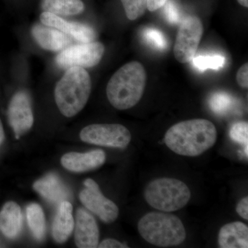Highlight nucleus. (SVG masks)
<instances>
[{
  "instance_id": "f257e3e1",
  "label": "nucleus",
  "mask_w": 248,
  "mask_h": 248,
  "mask_svg": "<svg viewBox=\"0 0 248 248\" xmlns=\"http://www.w3.org/2000/svg\"><path fill=\"white\" fill-rule=\"evenodd\" d=\"M217 130L211 122L203 119L184 121L174 124L165 135L166 146L176 154L197 156L216 143Z\"/></svg>"
},
{
  "instance_id": "f03ea898",
  "label": "nucleus",
  "mask_w": 248,
  "mask_h": 248,
  "mask_svg": "<svg viewBox=\"0 0 248 248\" xmlns=\"http://www.w3.org/2000/svg\"><path fill=\"white\" fill-rule=\"evenodd\" d=\"M147 75L140 62L125 63L114 73L107 84L108 99L118 110L131 108L141 100L146 88Z\"/></svg>"
},
{
  "instance_id": "7ed1b4c3",
  "label": "nucleus",
  "mask_w": 248,
  "mask_h": 248,
  "mask_svg": "<svg viewBox=\"0 0 248 248\" xmlns=\"http://www.w3.org/2000/svg\"><path fill=\"white\" fill-rule=\"evenodd\" d=\"M91 79L81 67H71L59 80L55 88V99L60 112L73 117L82 110L91 93Z\"/></svg>"
},
{
  "instance_id": "20e7f679",
  "label": "nucleus",
  "mask_w": 248,
  "mask_h": 248,
  "mask_svg": "<svg viewBox=\"0 0 248 248\" xmlns=\"http://www.w3.org/2000/svg\"><path fill=\"white\" fill-rule=\"evenodd\" d=\"M138 230L143 239L158 247L179 246L186 238L182 221L171 214L155 212L146 214L139 221Z\"/></svg>"
},
{
  "instance_id": "39448f33",
  "label": "nucleus",
  "mask_w": 248,
  "mask_h": 248,
  "mask_svg": "<svg viewBox=\"0 0 248 248\" xmlns=\"http://www.w3.org/2000/svg\"><path fill=\"white\" fill-rule=\"evenodd\" d=\"M147 203L160 211H177L190 200V189L182 181L172 178H159L147 186L144 193Z\"/></svg>"
},
{
  "instance_id": "423d86ee",
  "label": "nucleus",
  "mask_w": 248,
  "mask_h": 248,
  "mask_svg": "<svg viewBox=\"0 0 248 248\" xmlns=\"http://www.w3.org/2000/svg\"><path fill=\"white\" fill-rule=\"evenodd\" d=\"M105 52V47L101 42H93L68 46L55 58L59 67L68 69L71 67L92 68L101 62Z\"/></svg>"
},
{
  "instance_id": "0eeeda50",
  "label": "nucleus",
  "mask_w": 248,
  "mask_h": 248,
  "mask_svg": "<svg viewBox=\"0 0 248 248\" xmlns=\"http://www.w3.org/2000/svg\"><path fill=\"white\" fill-rule=\"evenodd\" d=\"M202 21L197 16L184 18L179 25L174 46L176 60L182 63L192 62L203 35Z\"/></svg>"
},
{
  "instance_id": "6e6552de",
  "label": "nucleus",
  "mask_w": 248,
  "mask_h": 248,
  "mask_svg": "<svg viewBox=\"0 0 248 248\" xmlns=\"http://www.w3.org/2000/svg\"><path fill=\"white\" fill-rule=\"evenodd\" d=\"M81 141L91 144L111 148H125L131 141L128 128L117 124H91L81 130Z\"/></svg>"
},
{
  "instance_id": "1a4fd4ad",
  "label": "nucleus",
  "mask_w": 248,
  "mask_h": 248,
  "mask_svg": "<svg viewBox=\"0 0 248 248\" xmlns=\"http://www.w3.org/2000/svg\"><path fill=\"white\" fill-rule=\"evenodd\" d=\"M85 188L79 194V200L88 210L106 223H112L119 216V208L113 202L104 197L97 183L87 179Z\"/></svg>"
},
{
  "instance_id": "9d476101",
  "label": "nucleus",
  "mask_w": 248,
  "mask_h": 248,
  "mask_svg": "<svg viewBox=\"0 0 248 248\" xmlns=\"http://www.w3.org/2000/svg\"><path fill=\"white\" fill-rule=\"evenodd\" d=\"M8 117L16 138L27 133L34 123V116L30 95L27 91L16 93L10 102Z\"/></svg>"
},
{
  "instance_id": "9b49d317",
  "label": "nucleus",
  "mask_w": 248,
  "mask_h": 248,
  "mask_svg": "<svg viewBox=\"0 0 248 248\" xmlns=\"http://www.w3.org/2000/svg\"><path fill=\"white\" fill-rule=\"evenodd\" d=\"M40 21L45 25L55 28L81 43L93 42L97 38V32L91 26L68 21L51 13L44 11L41 14Z\"/></svg>"
},
{
  "instance_id": "f8f14e48",
  "label": "nucleus",
  "mask_w": 248,
  "mask_h": 248,
  "mask_svg": "<svg viewBox=\"0 0 248 248\" xmlns=\"http://www.w3.org/2000/svg\"><path fill=\"white\" fill-rule=\"evenodd\" d=\"M99 231L95 219L84 209L78 210L75 241L78 248H97L99 244Z\"/></svg>"
},
{
  "instance_id": "ddd939ff",
  "label": "nucleus",
  "mask_w": 248,
  "mask_h": 248,
  "mask_svg": "<svg viewBox=\"0 0 248 248\" xmlns=\"http://www.w3.org/2000/svg\"><path fill=\"white\" fill-rule=\"evenodd\" d=\"M107 156L102 150L88 153L72 152L62 156L61 163L65 169L74 172H84L97 169L105 163Z\"/></svg>"
},
{
  "instance_id": "4468645a",
  "label": "nucleus",
  "mask_w": 248,
  "mask_h": 248,
  "mask_svg": "<svg viewBox=\"0 0 248 248\" xmlns=\"http://www.w3.org/2000/svg\"><path fill=\"white\" fill-rule=\"evenodd\" d=\"M31 33L36 43L49 51H62L71 43L70 36L43 24H35L31 29Z\"/></svg>"
},
{
  "instance_id": "2eb2a0df",
  "label": "nucleus",
  "mask_w": 248,
  "mask_h": 248,
  "mask_svg": "<svg viewBox=\"0 0 248 248\" xmlns=\"http://www.w3.org/2000/svg\"><path fill=\"white\" fill-rule=\"evenodd\" d=\"M33 188L46 200L53 204H60L71 197V192L68 187L58 176L53 173L35 182Z\"/></svg>"
},
{
  "instance_id": "dca6fc26",
  "label": "nucleus",
  "mask_w": 248,
  "mask_h": 248,
  "mask_svg": "<svg viewBox=\"0 0 248 248\" xmlns=\"http://www.w3.org/2000/svg\"><path fill=\"white\" fill-rule=\"evenodd\" d=\"M218 243L221 248H248L247 225L240 221L227 223L218 232Z\"/></svg>"
},
{
  "instance_id": "f3484780",
  "label": "nucleus",
  "mask_w": 248,
  "mask_h": 248,
  "mask_svg": "<svg viewBox=\"0 0 248 248\" xmlns=\"http://www.w3.org/2000/svg\"><path fill=\"white\" fill-rule=\"evenodd\" d=\"M72 212L73 205L68 201L60 204L53 225V236L59 244L65 242L73 232L75 223Z\"/></svg>"
},
{
  "instance_id": "a211bd4d",
  "label": "nucleus",
  "mask_w": 248,
  "mask_h": 248,
  "mask_svg": "<svg viewBox=\"0 0 248 248\" xmlns=\"http://www.w3.org/2000/svg\"><path fill=\"white\" fill-rule=\"evenodd\" d=\"M22 211L14 202L6 203L0 211V231L9 239H14L22 228Z\"/></svg>"
},
{
  "instance_id": "6ab92c4d",
  "label": "nucleus",
  "mask_w": 248,
  "mask_h": 248,
  "mask_svg": "<svg viewBox=\"0 0 248 248\" xmlns=\"http://www.w3.org/2000/svg\"><path fill=\"white\" fill-rule=\"evenodd\" d=\"M42 9L58 16H73L82 14L85 5L81 0H42Z\"/></svg>"
},
{
  "instance_id": "aec40b11",
  "label": "nucleus",
  "mask_w": 248,
  "mask_h": 248,
  "mask_svg": "<svg viewBox=\"0 0 248 248\" xmlns=\"http://www.w3.org/2000/svg\"><path fill=\"white\" fill-rule=\"evenodd\" d=\"M28 224L36 239H43L46 232L45 214L40 205L31 203L27 208Z\"/></svg>"
},
{
  "instance_id": "412c9836",
  "label": "nucleus",
  "mask_w": 248,
  "mask_h": 248,
  "mask_svg": "<svg viewBox=\"0 0 248 248\" xmlns=\"http://www.w3.org/2000/svg\"><path fill=\"white\" fill-rule=\"evenodd\" d=\"M192 61L195 68L202 72L208 69H221L226 63V59L221 55H200L195 57Z\"/></svg>"
},
{
  "instance_id": "4be33fe9",
  "label": "nucleus",
  "mask_w": 248,
  "mask_h": 248,
  "mask_svg": "<svg viewBox=\"0 0 248 248\" xmlns=\"http://www.w3.org/2000/svg\"><path fill=\"white\" fill-rule=\"evenodd\" d=\"M209 104L214 112L223 115L233 107L234 99L228 93L218 92L211 96Z\"/></svg>"
},
{
  "instance_id": "5701e85b",
  "label": "nucleus",
  "mask_w": 248,
  "mask_h": 248,
  "mask_svg": "<svg viewBox=\"0 0 248 248\" xmlns=\"http://www.w3.org/2000/svg\"><path fill=\"white\" fill-rule=\"evenodd\" d=\"M230 137L233 141L243 145L244 154L248 155V124L246 122H236L232 125Z\"/></svg>"
},
{
  "instance_id": "b1692460",
  "label": "nucleus",
  "mask_w": 248,
  "mask_h": 248,
  "mask_svg": "<svg viewBox=\"0 0 248 248\" xmlns=\"http://www.w3.org/2000/svg\"><path fill=\"white\" fill-rule=\"evenodd\" d=\"M121 1L130 20H135L146 12L148 0H121Z\"/></svg>"
},
{
  "instance_id": "393cba45",
  "label": "nucleus",
  "mask_w": 248,
  "mask_h": 248,
  "mask_svg": "<svg viewBox=\"0 0 248 248\" xmlns=\"http://www.w3.org/2000/svg\"><path fill=\"white\" fill-rule=\"evenodd\" d=\"M143 36L148 43L159 50H164L168 47L166 37L157 29H146L143 31Z\"/></svg>"
},
{
  "instance_id": "a878e982",
  "label": "nucleus",
  "mask_w": 248,
  "mask_h": 248,
  "mask_svg": "<svg viewBox=\"0 0 248 248\" xmlns=\"http://www.w3.org/2000/svg\"><path fill=\"white\" fill-rule=\"evenodd\" d=\"M164 12L168 20L171 24H177L180 21L181 15L176 4L172 1L164 4Z\"/></svg>"
},
{
  "instance_id": "bb28decb",
  "label": "nucleus",
  "mask_w": 248,
  "mask_h": 248,
  "mask_svg": "<svg viewBox=\"0 0 248 248\" xmlns=\"http://www.w3.org/2000/svg\"><path fill=\"white\" fill-rule=\"evenodd\" d=\"M236 81L240 86L244 89L248 87V63H246L239 68L236 74Z\"/></svg>"
},
{
  "instance_id": "cd10ccee",
  "label": "nucleus",
  "mask_w": 248,
  "mask_h": 248,
  "mask_svg": "<svg viewBox=\"0 0 248 248\" xmlns=\"http://www.w3.org/2000/svg\"><path fill=\"white\" fill-rule=\"evenodd\" d=\"M236 213L244 219H248V197H244L236 205Z\"/></svg>"
},
{
  "instance_id": "c85d7f7f",
  "label": "nucleus",
  "mask_w": 248,
  "mask_h": 248,
  "mask_svg": "<svg viewBox=\"0 0 248 248\" xmlns=\"http://www.w3.org/2000/svg\"><path fill=\"white\" fill-rule=\"evenodd\" d=\"M98 247L100 248H128L120 241L113 239H107L104 240Z\"/></svg>"
},
{
  "instance_id": "c756f323",
  "label": "nucleus",
  "mask_w": 248,
  "mask_h": 248,
  "mask_svg": "<svg viewBox=\"0 0 248 248\" xmlns=\"http://www.w3.org/2000/svg\"><path fill=\"white\" fill-rule=\"evenodd\" d=\"M167 1L168 0H148L147 9L153 12V11H155L156 10L163 7Z\"/></svg>"
},
{
  "instance_id": "7c9ffc66",
  "label": "nucleus",
  "mask_w": 248,
  "mask_h": 248,
  "mask_svg": "<svg viewBox=\"0 0 248 248\" xmlns=\"http://www.w3.org/2000/svg\"><path fill=\"white\" fill-rule=\"evenodd\" d=\"M4 128H3L2 122H1V120H0V145L2 143L3 141L4 140Z\"/></svg>"
},
{
  "instance_id": "2f4dec72",
  "label": "nucleus",
  "mask_w": 248,
  "mask_h": 248,
  "mask_svg": "<svg viewBox=\"0 0 248 248\" xmlns=\"http://www.w3.org/2000/svg\"><path fill=\"white\" fill-rule=\"evenodd\" d=\"M240 4L242 5L244 7H248V0H237Z\"/></svg>"
}]
</instances>
